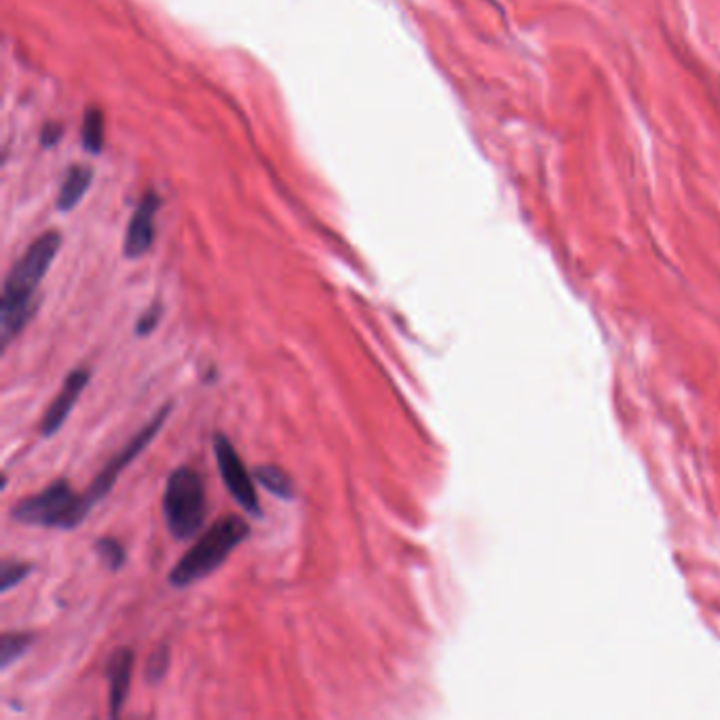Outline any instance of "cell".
<instances>
[{"label":"cell","instance_id":"1","mask_svg":"<svg viewBox=\"0 0 720 720\" xmlns=\"http://www.w3.org/2000/svg\"><path fill=\"white\" fill-rule=\"evenodd\" d=\"M62 245V237L55 231H49L34 241L23 256L13 264L4 279L2 305H0V329L2 342L6 344L13 336L34 315V292L51 268Z\"/></svg>","mask_w":720,"mask_h":720},{"label":"cell","instance_id":"2","mask_svg":"<svg viewBox=\"0 0 720 720\" xmlns=\"http://www.w3.org/2000/svg\"><path fill=\"white\" fill-rule=\"evenodd\" d=\"M247 535H249V524L243 518L227 516L218 520L178 560L173 570L169 572V583L173 587H188L197 583L199 579L212 574L216 568L224 564V560L231 556V552Z\"/></svg>","mask_w":720,"mask_h":720},{"label":"cell","instance_id":"3","mask_svg":"<svg viewBox=\"0 0 720 720\" xmlns=\"http://www.w3.org/2000/svg\"><path fill=\"white\" fill-rule=\"evenodd\" d=\"M205 486L201 476L190 467L171 471L163 492V511L169 533L178 541L199 535L205 522Z\"/></svg>","mask_w":720,"mask_h":720},{"label":"cell","instance_id":"4","mask_svg":"<svg viewBox=\"0 0 720 720\" xmlns=\"http://www.w3.org/2000/svg\"><path fill=\"white\" fill-rule=\"evenodd\" d=\"M11 518L30 526L68 530L80 524L87 516L80 505V494H77L66 480H58L34 496L19 501L11 509Z\"/></svg>","mask_w":720,"mask_h":720},{"label":"cell","instance_id":"5","mask_svg":"<svg viewBox=\"0 0 720 720\" xmlns=\"http://www.w3.org/2000/svg\"><path fill=\"white\" fill-rule=\"evenodd\" d=\"M169 410H171V405H165L159 414H155V418H153L142 431H138V433H136V435H133L119 452H116V457H112V459L108 461V465L99 471V476L91 481V486L87 488V492L80 494V505H82L84 516L93 509V505H97V503L112 490V486L116 484L119 476L125 471V467H127L136 457H140L142 450L153 442V437L157 435V431L163 427V422H165Z\"/></svg>","mask_w":720,"mask_h":720},{"label":"cell","instance_id":"6","mask_svg":"<svg viewBox=\"0 0 720 720\" xmlns=\"http://www.w3.org/2000/svg\"><path fill=\"white\" fill-rule=\"evenodd\" d=\"M214 454H216L218 471H220V476L224 480L227 490L233 494V498L239 503L249 516L260 518L262 509H260V501H258L253 478L249 476V471H247L243 459L239 457V452L235 450V446L231 444V440L227 435L218 433L214 437Z\"/></svg>","mask_w":720,"mask_h":720},{"label":"cell","instance_id":"7","mask_svg":"<svg viewBox=\"0 0 720 720\" xmlns=\"http://www.w3.org/2000/svg\"><path fill=\"white\" fill-rule=\"evenodd\" d=\"M157 212H159V197L155 192H148L140 205L136 207L127 233H125V243L123 251L127 258H142L153 241H155V222H157Z\"/></svg>","mask_w":720,"mask_h":720},{"label":"cell","instance_id":"8","mask_svg":"<svg viewBox=\"0 0 720 720\" xmlns=\"http://www.w3.org/2000/svg\"><path fill=\"white\" fill-rule=\"evenodd\" d=\"M89 383V370L84 368H77L75 372H70L60 389V393L55 396V400L51 401V405L47 408L45 416H43V422H40V433L45 437L53 435L64 422L66 418L70 416L72 408L77 405V400L79 396L84 391Z\"/></svg>","mask_w":720,"mask_h":720},{"label":"cell","instance_id":"9","mask_svg":"<svg viewBox=\"0 0 720 720\" xmlns=\"http://www.w3.org/2000/svg\"><path fill=\"white\" fill-rule=\"evenodd\" d=\"M131 670H133V650L123 646L116 648L108 663H106V678L110 684V716H119L129 693L131 684Z\"/></svg>","mask_w":720,"mask_h":720},{"label":"cell","instance_id":"10","mask_svg":"<svg viewBox=\"0 0 720 720\" xmlns=\"http://www.w3.org/2000/svg\"><path fill=\"white\" fill-rule=\"evenodd\" d=\"M91 180H93L91 167L75 165V167L68 171V175H66V180H64V184H62V188H60V195H58V207H60L62 212L72 209L80 199H82V195L87 192Z\"/></svg>","mask_w":720,"mask_h":720},{"label":"cell","instance_id":"11","mask_svg":"<svg viewBox=\"0 0 720 720\" xmlns=\"http://www.w3.org/2000/svg\"><path fill=\"white\" fill-rule=\"evenodd\" d=\"M253 478L258 484H262L268 492H273L275 496L283 498V501H292L296 496V488L292 478L277 465H260L253 471Z\"/></svg>","mask_w":720,"mask_h":720},{"label":"cell","instance_id":"12","mask_svg":"<svg viewBox=\"0 0 720 720\" xmlns=\"http://www.w3.org/2000/svg\"><path fill=\"white\" fill-rule=\"evenodd\" d=\"M82 146L89 153H99L104 148V136H106V121L104 114L95 108H91L82 119Z\"/></svg>","mask_w":720,"mask_h":720},{"label":"cell","instance_id":"13","mask_svg":"<svg viewBox=\"0 0 720 720\" xmlns=\"http://www.w3.org/2000/svg\"><path fill=\"white\" fill-rule=\"evenodd\" d=\"M34 638L30 634H2L0 638V667L6 670L13 661H17L30 646Z\"/></svg>","mask_w":720,"mask_h":720},{"label":"cell","instance_id":"14","mask_svg":"<svg viewBox=\"0 0 720 720\" xmlns=\"http://www.w3.org/2000/svg\"><path fill=\"white\" fill-rule=\"evenodd\" d=\"M169 670V646L167 644H159L146 659V667H144V678L146 682H159L163 676Z\"/></svg>","mask_w":720,"mask_h":720},{"label":"cell","instance_id":"15","mask_svg":"<svg viewBox=\"0 0 720 720\" xmlns=\"http://www.w3.org/2000/svg\"><path fill=\"white\" fill-rule=\"evenodd\" d=\"M95 554L110 570H119L125 562V550L116 539H99L95 543Z\"/></svg>","mask_w":720,"mask_h":720},{"label":"cell","instance_id":"16","mask_svg":"<svg viewBox=\"0 0 720 720\" xmlns=\"http://www.w3.org/2000/svg\"><path fill=\"white\" fill-rule=\"evenodd\" d=\"M32 572V566L26 562H4L2 564V591H9L17 583H21L28 574Z\"/></svg>","mask_w":720,"mask_h":720},{"label":"cell","instance_id":"17","mask_svg":"<svg viewBox=\"0 0 720 720\" xmlns=\"http://www.w3.org/2000/svg\"><path fill=\"white\" fill-rule=\"evenodd\" d=\"M160 317H163V305L160 302H153L136 323V334L138 336H148L155 332V327L159 325Z\"/></svg>","mask_w":720,"mask_h":720}]
</instances>
